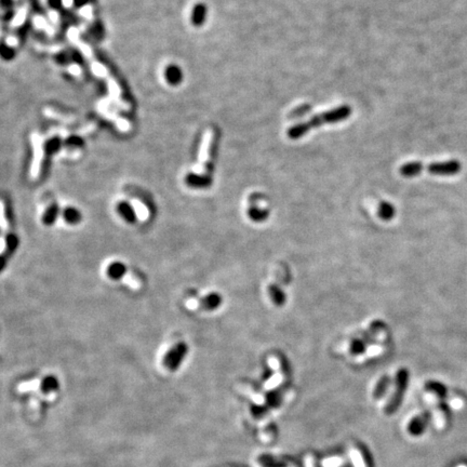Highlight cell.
Returning <instances> with one entry per match:
<instances>
[{"instance_id":"cell-1","label":"cell","mask_w":467,"mask_h":467,"mask_svg":"<svg viewBox=\"0 0 467 467\" xmlns=\"http://www.w3.org/2000/svg\"><path fill=\"white\" fill-rule=\"evenodd\" d=\"M352 115V108L348 105H342L340 107L333 108L331 110H328L323 112L320 115L314 116L310 118L307 123H301L297 124L289 129L288 136L292 140H297L304 136L307 133L310 129L317 128L324 125L330 124H336L341 123L342 120L347 119Z\"/></svg>"},{"instance_id":"cell-2","label":"cell","mask_w":467,"mask_h":467,"mask_svg":"<svg viewBox=\"0 0 467 467\" xmlns=\"http://www.w3.org/2000/svg\"><path fill=\"white\" fill-rule=\"evenodd\" d=\"M409 377H410V373L408 371V369L401 368L400 370H398V372L396 374V381H395L396 383L395 392L393 393L391 399L388 400V402L386 404V407H385V413L387 415L394 414L400 408L402 401H404L405 393L409 385Z\"/></svg>"},{"instance_id":"cell-3","label":"cell","mask_w":467,"mask_h":467,"mask_svg":"<svg viewBox=\"0 0 467 467\" xmlns=\"http://www.w3.org/2000/svg\"><path fill=\"white\" fill-rule=\"evenodd\" d=\"M187 352H188V347L185 343L181 342V343L174 345V347H172L167 353V355L164 359L165 367L168 370H170V371H175V370L181 366L185 356H186Z\"/></svg>"},{"instance_id":"cell-4","label":"cell","mask_w":467,"mask_h":467,"mask_svg":"<svg viewBox=\"0 0 467 467\" xmlns=\"http://www.w3.org/2000/svg\"><path fill=\"white\" fill-rule=\"evenodd\" d=\"M427 170L433 175H440V176H450L455 175L462 170V165L458 160L451 159L447 162H439V163H432L429 167Z\"/></svg>"},{"instance_id":"cell-5","label":"cell","mask_w":467,"mask_h":467,"mask_svg":"<svg viewBox=\"0 0 467 467\" xmlns=\"http://www.w3.org/2000/svg\"><path fill=\"white\" fill-rule=\"evenodd\" d=\"M431 421V413L430 412H423L414 416L411 422L409 423L408 432L412 435V436H421L424 433L425 429L427 427V425Z\"/></svg>"},{"instance_id":"cell-6","label":"cell","mask_w":467,"mask_h":467,"mask_svg":"<svg viewBox=\"0 0 467 467\" xmlns=\"http://www.w3.org/2000/svg\"><path fill=\"white\" fill-rule=\"evenodd\" d=\"M186 184L190 187L194 188H207L210 187L212 184V179L209 175H201V174H188L186 176Z\"/></svg>"},{"instance_id":"cell-7","label":"cell","mask_w":467,"mask_h":467,"mask_svg":"<svg viewBox=\"0 0 467 467\" xmlns=\"http://www.w3.org/2000/svg\"><path fill=\"white\" fill-rule=\"evenodd\" d=\"M33 144H34V163H33V168H31V173H33V176H35L38 174L40 164H42L43 156H44L42 138H39L38 135H34Z\"/></svg>"},{"instance_id":"cell-8","label":"cell","mask_w":467,"mask_h":467,"mask_svg":"<svg viewBox=\"0 0 467 467\" xmlns=\"http://www.w3.org/2000/svg\"><path fill=\"white\" fill-rule=\"evenodd\" d=\"M424 166L420 162H411L402 165L399 169V172L405 178H414V176L420 175L423 171Z\"/></svg>"},{"instance_id":"cell-9","label":"cell","mask_w":467,"mask_h":467,"mask_svg":"<svg viewBox=\"0 0 467 467\" xmlns=\"http://www.w3.org/2000/svg\"><path fill=\"white\" fill-rule=\"evenodd\" d=\"M377 214L383 221H392L396 215V209L388 201H381L377 207Z\"/></svg>"},{"instance_id":"cell-10","label":"cell","mask_w":467,"mask_h":467,"mask_svg":"<svg viewBox=\"0 0 467 467\" xmlns=\"http://www.w3.org/2000/svg\"><path fill=\"white\" fill-rule=\"evenodd\" d=\"M165 76L169 84L172 86H178L183 80V71L178 65H173L172 64V65H169L166 68Z\"/></svg>"},{"instance_id":"cell-11","label":"cell","mask_w":467,"mask_h":467,"mask_svg":"<svg viewBox=\"0 0 467 467\" xmlns=\"http://www.w3.org/2000/svg\"><path fill=\"white\" fill-rule=\"evenodd\" d=\"M222 296L219 293H210L208 294L206 297H204L203 301L200 302L203 308L206 310H214L217 309L222 304Z\"/></svg>"},{"instance_id":"cell-12","label":"cell","mask_w":467,"mask_h":467,"mask_svg":"<svg viewBox=\"0 0 467 467\" xmlns=\"http://www.w3.org/2000/svg\"><path fill=\"white\" fill-rule=\"evenodd\" d=\"M208 9L206 5L204 4H197L191 12V23L195 26H201L206 21Z\"/></svg>"},{"instance_id":"cell-13","label":"cell","mask_w":467,"mask_h":467,"mask_svg":"<svg viewBox=\"0 0 467 467\" xmlns=\"http://www.w3.org/2000/svg\"><path fill=\"white\" fill-rule=\"evenodd\" d=\"M268 215H269L268 210H266V209H262L257 206H251L248 209L249 219L252 220L255 223H260V222H264L265 220H267Z\"/></svg>"},{"instance_id":"cell-14","label":"cell","mask_w":467,"mask_h":467,"mask_svg":"<svg viewBox=\"0 0 467 467\" xmlns=\"http://www.w3.org/2000/svg\"><path fill=\"white\" fill-rule=\"evenodd\" d=\"M391 384H392L391 376L384 375L383 377H381L380 381L377 382L375 388H374L373 397L375 399H381L385 395L386 392H387L388 388L391 387Z\"/></svg>"},{"instance_id":"cell-15","label":"cell","mask_w":467,"mask_h":467,"mask_svg":"<svg viewBox=\"0 0 467 467\" xmlns=\"http://www.w3.org/2000/svg\"><path fill=\"white\" fill-rule=\"evenodd\" d=\"M425 388L431 393H434L435 395L438 396L440 399L444 400L447 397L448 390L445 384H442L437 381H429L425 384Z\"/></svg>"},{"instance_id":"cell-16","label":"cell","mask_w":467,"mask_h":467,"mask_svg":"<svg viewBox=\"0 0 467 467\" xmlns=\"http://www.w3.org/2000/svg\"><path fill=\"white\" fill-rule=\"evenodd\" d=\"M268 292H269V296H270L271 301L274 302V304L277 306H283L285 304L287 297L285 293L283 292V290H281L279 287L274 286V285L270 286L268 289Z\"/></svg>"},{"instance_id":"cell-17","label":"cell","mask_w":467,"mask_h":467,"mask_svg":"<svg viewBox=\"0 0 467 467\" xmlns=\"http://www.w3.org/2000/svg\"><path fill=\"white\" fill-rule=\"evenodd\" d=\"M117 210L120 213V215H123V217L127 222L133 223L135 221V211L128 203H120L117 207Z\"/></svg>"},{"instance_id":"cell-18","label":"cell","mask_w":467,"mask_h":467,"mask_svg":"<svg viewBox=\"0 0 467 467\" xmlns=\"http://www.w3.org/2000/svg\"><path fill=\"white\" fill-rule=\"evenodd\" d=\"M107 274L111 279H120L126 274V266L123 263L119 262L112 263L109 265Z\"/></svg>"},{"instance_id":"cell-19","label":"cell","mask_w":467,"mask_h":467,"mask_svg":"<svg viewBox=\"0 0 467 467\" xmlns=\"http://www.w3.org/2000/svg\"><path fill=\"white\" fill-rule=\"evenodd\" d=\"M59 388V382L54 376H47L43 380L42 390L45 393H49Z\"/></svg>"},{"instance_id":"cell-20","label":"cell","mask_w":467,"mask_h":467,"mask_svg":"<svg viewBox=\"0 0 467 467\" xmlns=\"http://www.w3.org/2000/svg\"><path fill=\"white\" fill-rule=\"evenodd\" d=\"M64 219L67 223L70 224H76L80 221V213L78 210L74 208H67L65 211H64Z\"/></svg>"},{"instance_id":"cell-21","label":"cell","mask_w":467,"mask_h":467,"mask_svg":"<svg viewBox=\"0 0 467 467\" xmlns=\"http://www.w3.org/2000/svg\"><path fill=\"white\" fill-rule=\"evenodd\" d=\"M58 214H59V209H58V207H56V206H51V207L46 211V213H45V215H44V217H43L44 223L47 224V225L54 223V221L56 220V217H58Z\"/></svg>"},{"instance_id":"cell-22","label":"cell","mask_w":467,"mask_h":467,"mask_svg":"<svg viewBox=\"0 0 467 467\" xmlns=\"http://www.w3.org/2000/svg\"><path fill=\"white\" fill-rule=\"evenodd\" d=\"M366 342L364 340H354L349 345V351L354 355H359L366 351Z\"/></svg>"},{"instance_id":"cell-23","label":"cell","mask_w":467,"mask_h":467,"mask_svg":"<svg viewBox=\"0 0 467 467\" xmlns=\"http://www.w3.org/2000/svg\"><path fill=\"white\" fill-rule=\"evenodd\" d=\"M7 245H8V248H9V250H14V249L17 248V246H18L17 237L13 236V235H9V237H8V240H7Z\"/></svg>"},{"instance_id":"cell-24","label":"cell","mask_w":467,"mask_h":467,"mask_svg":"<svg viewBox=\"0 0 467 467\" xmlns=\"http://www.w3.org/2000/svg\"><path fill=\"white\" fill-rule=\"evenodd\" d=\"M58 146H59V141H58V140H52L47 147L49 148L50 150L54 151L55 149H58Z\"/></svg>"},{"instance_id":"cell-25","label":"cell","mask_w":467,"mask_h":467,"mask_svg":"<svg viewBox=\"0 0 467 467\" xmlns=\"http://www.w3.org/2000/svg\"><path fill=\"white\" fill-rule=\"evenodd\" d=\"M48 2H49V5L54 9H58L62 5V0H48Z\"/></svg>"},{"instance_id":"cell-26","label":"cell","mask_w":467,"mask_h":467,"mask_svg":"<svg viewBox=\"0 0 467 467\" xmlns=\"http://www.w3.org/2000/svg\"><path fill=\"white\" fill-rule=\"evenodd\" d=\"M460 467H466V466H460Z\"/></svg>"}]
</instances>
